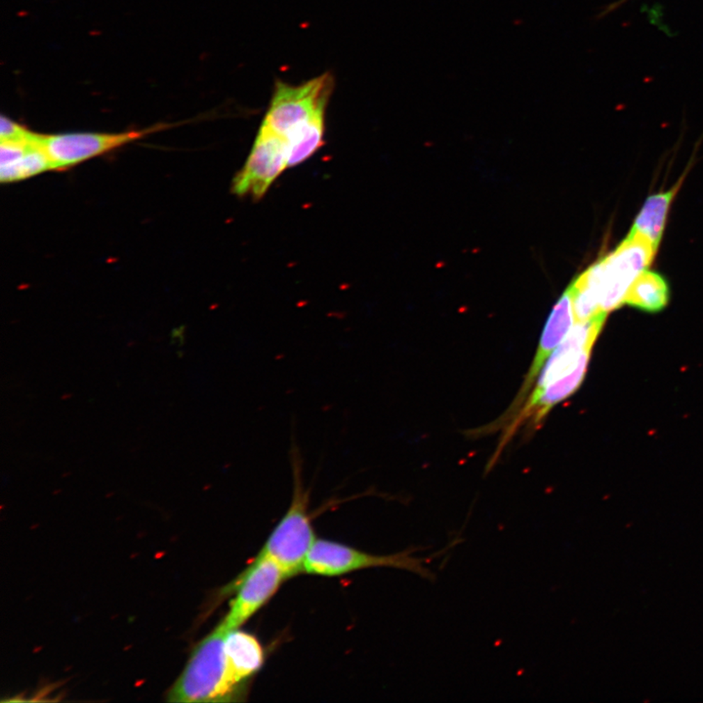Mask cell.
<instances>
[{
  "label": "cell",
  "mask_w": 703,
  "mask_h": 703,
  "mask_svg": "<svg viewBox=\"0 0 703 703\" xmlns=\"http://www.w3.org/2000/svg\"><path fill=\"white\" fill-rule=\"evenodd\" d=\"M225 649L233 676L240 685L249 688L250 682L264 665L266 656L259 639L242 628L227 630Z\"/></svg>",
  "instance_id": "10"
},
{
  "label": "cell",
  "mask_w": 703,
  "mask_h": 703,
  "mask_svg": "<svg viewBox=\"0 0 703 703\" xmlns=\"http://www.w3.org/2000/svg\"><path fill=\"white\" fill-rule=\"evenodd\" d=\"M670 288L666 279L656 272L644 271L630 286L624 304L646 313H659L668 305Z\"/></svg>",
  "instance_id": "12"
},
{
  "label": "cell",
  "mask_w": 703,
  "mask_h": 703,
  "mask_svg": "<svg viewBox=\"0 0 703 703\" xmlns=\"http://www.w3.org/2000/svg\"><path fill=\"white\" fill-rule=\"evenodd\" d=\"M288 580V575L276 562L257 554L247 568L224 588V594L233 593V598L220 624L228 630L242 628Z\"/></svg>",
  "instance_id": "6"
},
{
  "label": "cell",
  "mask_w": 703,
  "mask_h": 703,
  "mask_svg": "<svg viewBox=\"0 0 703 703\" xmlns=\"http://www.w3.org/2000/svg\"><path fill=\"white\" fill-rule=\"evenodd\" d=\"M416 549L392 555H374L332 540L317 539L304 564L303 573L334 578L373 568H393L411 571L426 580L435 575L424 566L432 558L411 556Z\"/></svg>",
  "instance_id": "5"
},
{
  "label": "cell",
  "mask_w": 703,
  "mask_h": 703,
  "mask_svg": "<svg viewBox=\"0 0 703 703\" xmlns=\"http://www.w3.org/2000/svg\"><path fill=\"white\" fill-rule=\"evenodd\" d=\"M573 322H575V315H573V299H571L570 291L566 288L565 293L561 296L550 314L541 338H540L539 350L535 355L534 362L530 366V371L527 372L522 389L520 390L519 395L516 398L514 405H512L511 410H514L516 406H520L523 399H525L530 387L534 383L535 377L539 376V372L545 360L548 357L550 353L558 346L559 343L566 337V334L570 332L571 327H573Z\"/></svg>",
  "instance_id": "9"
},
{
  "label": "cell",
  "mask_w": 703,
  "mask_h": 703,
  "mask_svg": "<svg viewBox=\"0 0 703 703\" xmlns=\"http://www.w3.org/2000/svg\"><path fill=\"white\" fill-rule=\"evenodd\" d=\"M656 249L646 240L630 232L624 242L576 277L609 314L624 305L630 286L653 262Z\"/></svg>",
  "instance_id": "3"
},
{
  "label": "cell",
  "mask_w": 703,
  "mask_h": 703,
  "mask_svg": "<svg viewBox=\"0 0 703 703\" xmlns=\"http://www.w3.org/2000/svg\"><path fill=\"white\" fill-rule=\"evenodd\" d=\"M227 628L219 624L193 649L188 663L170 688V702H242L249 688L238 682L225 649Z\"/></svg>",
  "instance_id": "1"
},
{
  "label": "cell",
  "mask_w": 703,
  "mask_h": 703,
  "mask_svg": "<svg viewBox=\"0 0 703 703\" xmlns=\"http://www.w3.org/2000/svg\"><path fill=\"white\" fill-rule=\"evenodd\" d=\"M334 86V77L330 72L298 85L276 80L263 125L286 139L309 123L325 118Z\"/></svg>",
  "instance_id": "4"
},
{
  "label": "cell",
  "mask_w": 703,
  "mask_h": 703,
  "mask_svg": "<svg viewBox=\"0 0 703 703\" xmlns=\"http://www.w3.org/2000/svg\"><path fill=\"white\" fill-rule=\"evenodd\" d=\"M289 461L293 476L291 505L258 553L276 562L288 580L303 573L306 559L317 541L312 515L309 512L311 491L304 485L303 457L294 431L291 434Z\"/></svg>",
  "instance_id": "2"
},
{
  "label": "cell",
  "mask_w": 703,
  "mask_h": 703,
  "mask_svg": "<svg viewBox=\"0 0 703 703\" xmlns=\"http://www.w3.org/2000/svg\"><path fill=\"white\" fill-rule=\"evenodd\" d=\"M288 167L286 140L261 124L247 162L233 180V193L259 201Z\"/></svg>",
  "instance_id": "8"
},
{
  "label": "cell",
  "mask_w": 703,
  "mask_h": 703,
  "mask_svg": "<svg viewBox=\"0 0 703 703\" xmlns=\"http://www.w3.org/2000/svg\"><path fill=\"white\" fill-rule=\"evenodd\" d=\"M40 134L38 142L21 159L13 164L0 167V180L2 183L22 181L52 169L49 157L40 144Z\"/></svg>",
  "instance_id": "13"
},
{
  "label": "cell",
  "mask_w": 703,
  "mask_h": 703,
  "mask_svg": "<svg viewBox=\"0 0 703 703\" xmlns=\"http://www.w3.org/2000/svg\"><path fill=\"white\" fill-rule=\"evenodd\" d=\"M28 129L21 124L11 121L6 116L0 119V141L13 140L25 136L29 132Z\"/></svg>",
  "instance_id": "14"
},
{
  "label": "cell",
  "mask_w": 703,
  "mask_h": 703,
  "mask_svg": "<svg viewBox=\"0 0 703 703\" xmlns=\"http://www.w3.org/2000/svg\"><path fill=\"white\" fill-rule=\"evenodd\" d=\"M173 124H157L149 128L119 133L74 132L40 134V144L49 157L53 170L65 169L85 160L172 128Z\"/></svg>",
  "instance_id": "7"
},
{
  "label": "cell",
  "mask_w": 703,
  "mask_h": 703,
  "mask_svg": "<svg viewBox=\"0 0 703 703\" xmlns=\"http://www.w3.org/2000/svg\"><path fill=\"white\" fill-rule=\"evenodd\" d=\"M680 186L681 183L679 182L669 191L649 196L644 201L638 216L635 219L633 227L630 232L646 238L656 249H658L663 238L671 204Z\"/></svg>",
  "instance_id": "11"
}]
</instances>
